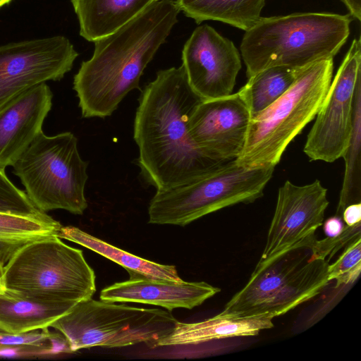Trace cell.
<instances>
[{"label": "cell", "instance_id": "1", "mask_svg": "<svg viewBox=\"0 0 361 361\" xmlns=\"http://www.w3.org/2000/svg\"><path fill=\"white\" fill-rule=\"evenodd\" d=\"M202 101L182 66L159 71L142 92L133 127L137 161L157 190L194 181L226 162L207 156L190 135V117Z\"/></svg>", "mask_w": 361, "mask_h": 361}, {"label": "cell", "instance_id": "2", "mask_svg": "<svg viewBox=\"0 0 361 361\" xmlns=\"http://www.w3.org/2000/svg\"><path fill=\"white\" fill-rule=\"evenodd\" d=\"M172 0L157 1L118 29L94 42L92 56L82 62L73 90L84 118H106L132 90L178 23Z\"/></svg>", "mask_w": 361, "mask_h": 361}, {"label": "cell", "instance_id": "3", "mask_svg": "<svg viewBox=\"0 0 361 361\" xmlns=\"http://www.w3.org/2000/svg\"><path fill=\"white\" fill-rule=\"evenodd\" d=\"M350 15L305 12L261 17L240 44L247 78L274 66L303 68L334 58L350 34Z\"/></svg>", "mask_w": 361, "mask_h": 361}, {"label": "cell", "instance_id": "4", "mask_svg": "<svg viewBox=\"0 0 361 361\" xmlns=\"http://www.w3.org/2000/svg\"><path fill=\"white\" fill-rule=\"evenodd\" d=\"M333 70V58L305 66L283 94L252 116L243 149L235 162L247 168L275 167L290 142L315 118Z\"/></svg>", "mask_w": 361, "mask_h": 361}, {"label": "cell", "instance_id": "5", "mask_svg": "<svg viewBox=\"0 0 361 361\" xmlns=\"http://www.w3.org/2000/svg\"><path fill=\"white\" fill-rule=\"evenodd\" d=\"M329 261L306 245L293 247L255 267L248 282L220 314L233 318H274L312 300L330 282Z\"/></svg>", "mask_w": 361, "mask_h": 361}, {"label": "cell", "instance_id": "6", "mask_svg": "<svg viewBox=\"0 0 361 361\" xmlns=\"http://www.w3.org/2000/svg\"><path fill=\"white\" fill-rule=\"evenodd\" d=\"M2 288L40 300L69 302L91 298L95 274L82 251L57 235L19 248L4 267Z\"/></svg>", "mask_w": 361, "mask_h": 361}, {"label": "cell", "instance_id": "7", "mask_svg": "<svg viewBox=\"0 0 361 361\" xmlns=\"http://www.w3.org/2000/svg\"><path fill=\"white\" fill-rule=\"evenodd\" d=\"M30 201L41 212L63 209L82 214L88 163L71 132L49 136L42 131L12 166Z\"/></svg>", "mask_w": 361, "mask_h": 361}, {"label": "cell", "instance_id": "8", "mask_svg": "<svg viewBox=\"0 0 361 361\" xmlns=\"http://www.w3.org/2000/svg\"><path fill=\"white\" fill-rule=\"evenodd\" d=\"M274 170L230 160L194 181L157 190L148 207L149 223L185 226L223 208L253 202L263 195Z\"/></svg>", "mask_w": 361, "mask_h": 361}, {"label": "cell", "instance_id": "9", "mask_svg": "<svg viewBox=\"0 0 361 361\" xmlns=\"http://www.w3.org/2000/svg\"><path fill=\"white\" fill-rule=\"evenodd\" d=\"M177 322L170 311L91 298L78 302L50 327L66 338L73 353L95 346L118 348L141 343L153 348Z\"/></svg>", "mask_w": 361, "mask_h": 361}, {"label": "cell", "instance_id": "10", "mask_svg": "<svg viewBox=\"0 0 361 361\" xmlns=\"http://www.w3.org/2000/svg\"><path fill=\"white\" fill-rule=\"evenodd\" d=\"M361 82V43L354 39L338 68L303 151L312 161L334 162L341 158L350 140L357 86Z\"/></svg>", "mask_w": 361, "mask_h": 361}, {"label": "cell", "instance_id": "11", "mask_svg": "<svg viewBox=\"0 0 361 361\" xmlns=\"http://www.w3.org/2000/svg\"><path fill=\"white\" fill-rule=\"evenodd\" d=\"M78 56L62 35L0 46V107L23 92L47 81H58Z\"/></svg>", "mask_w": 361, "mask_h": 361}, {"label": "cell", "instance_id": "12", "mask_svg": "<svg viewBox=\"0 0 361 361\" xmlns=\"http://www.w3.org/2000/svg\"><path fill=\"white\" fill-rule=\"evenodd\" d=\"M329 203L327 189L319 180L305 185L286 180L279 188L266 244L255 267L293 247H310Z\"/></svg>", "mask_w": 361, "mask_h": 361}, {"label": "cell", "instance_id": "13", "mask_svg": "<svg viewBox=\"0 0 361 361\" xmlns=\"http://www.w3.org/2000/svg\"><path fill=\"white\" fill-rule=\"evenodd\" d=\"M182 61L189 85L202 100L231 94L241 68L233 42L207 24L196 27L185 43Z\"/></svg>", "mask_w": 361, "mask_h": 361}, {"label": "cell", "instance_id": "14", "mask_svg": "<svg viewBox=\"0 0 361 361\" xmlns=\"http://www.w3.org/2000/svg\"><path fill=\"white\" fill-rule=\"evenodd\" d=\"M251 118L250 106L239 90L200 102L190 117L189 133L209 157L220 161L234 160L243 149Z\"/></svg>", "mask_w": 361, "mask_h": 361}, {"label": "cell", "instance_id": "15", "mask_svg": "<svg viewBox=\"0 0 361 361\" xmlns=\"http://www.w3.org/2000/svg\"><path fill=\"white\" fill-rule=\"evenodd\" d=\"M52 98L51 89L44 82L0 107V169L12 166L42 131Z\"/></svg>", "mask_w": 361, "mask_h": 361}, {"label": "cell", "instance_id": "16", "mask_svg": "<svg viewBox=\"0 0 361 361\" xmlns=\"http://www.w3.org/2000/svg\"><path fill=\"white\" fill-rule=\"evenodd\" d=\"M128 274V280L104 288L100 299L160 306L171 312L176 308L191 310L221 291L219 288L204 281L176 282Z\"/></svg>", "mask_w": 361, "mask_h": 361}, {"label": "cell", "instance_id": "17", "mask_svg": "<svg viewBox=\"0 0 361 361\" xmlns=\"http://www.w3.org/2000/svg\"><path fill=\"white\" fill-rule=\"evenodd\" d=\"M272 318L265 316L233 318L221 314L202 322H177L173 329L158 340L153 348L197 345L224 338L255 336L262 330L274 327Z\"/></svg>", "mask_w": 361, "mask_h": 361}, {"label": "cell", "instance_id": "18", "mask_svg": "<svg viewBox=\"0 0 361 361\" xmlns=\"http://www.w3.org/2000/svg\"><path fill=\"white\" fill-rule=\"evenodd\" d=\"M76 304L45 301L0 290V331L22 334L50 327Z\"/></svg>", "mask_w": 361, "mask_h": 361}, {"label": "cell", "instance_id": "19", "mask_svg": "<svg viewBox=\"0 0 361 361\" xmlns=\"http://www.w3.org/2000/svg\"><path fill=\"white\" fill-rule=\"evenodd\" d=\"M157 1L71 0L80 36L93 42L114 32Z\"/></svg>", "mask_w": 361, "mask_h": 361}, {"label": "cell", "instance_id": "20", "mask_svg": "<svg viewBox=\"0 0 361 361\" xmlns=\"http://www.w3.org/2000/svg\"><path fill=\"white\" fill-rule=\"evenodd\" d=\"M58 237L79 244L123 267L128 273H135L146 277L180 282L173 265L158 264L123 251L102 240L80 228L61 226Z\"/></svg>", "mask_w": 361, "mask_h": 361}, {"label": "cell", "instance_id": "21", "mask_svg": "<svg viewBox=\"0 0 361 361\" xmlns=\"http://www.w3.org/2000/svg\"><path fill=\"white\" fill-rule=\"evenodd\" d=\"M266 0H176L180 11L197 24L217 20L244 31L261 18Z\"/></svg>", "mask_w": 361, "mask_h": 361}, {"label": "cell", "instance_id": "22", "mask_svg": "<svg viewBox=\"0 0 361 361\" xmlns=\"http://www.w3.org/2000/svg\"><path fill=\"white\" fill-rule=\"evenodd\" d=\"M61 226L48 214L25 216L0 213V255L6 264L24 245L40 238L58 236Z\"/></svg>", "mask_w": 361, "mask_h": 361}, {"label": "cell", "instance_id": "23", "mask_svg": "<svg viewBox=\"0 0 361 361\" xmlns=\"http://www.w3.org/2000/svg\"><path fill=\"white\" fill-rule=\"evenodd\" d=\"M303 68L274 66L248 78L247 82L239 90L250 106L252 116L283 94Z\"/></svg>", "mask_w": 361, "mask_h": 361}, {"label": "cell", "instance_id": "24", "mask_svg": "<svg viewBox=\"0 0 361 361\" xmlns=\"http://www.w3.org/2000/svg\"><path fill=\"white\" fill-rule=\"evenodd\" d=\"M361 82L355 96L353 127L348 145L342 156L345 161L343 184L336 215L341 217L348 205L361 200ZM342 218V217H341Z\"/></svg>", "mask_w": 361, "mask_h": 361}, {"label": "cell", "instance_id": "25", "mask_svg": "<svg viewBox=\"0 0 361 361\" xmlns=\"http://www.w3.org/2000/svg\"><path fill=\"white\" fill-rule=\"evenodd\" d=\"M0 213L25 216H44L30 201L25 191L17 188L0 169Z\"/></svg>", "mask_w": 361, "mask_h": 361}, {"label": "cell", "instance_id": "26", "mask_svg": "<svg viewBox=\"0 0 361 361\" xmlns=\"http://www.w3.org/2000/svg\"><path fill=\"white\" fill-rule=\"evenodd\" d=\"M361 271V236L349 243L343 254L328 267V280L336 287L355 282Z\"/></svg>", "mask_w": 361, "mask_h": 361}, {"label": "cell", "instance_id": "27", "mask_svg": "<svg viewBox=\"0 0 361 361\" xmlns=\"http://www.w3.org/2000/svg\"><path fill=\"white\" fill-rule=\"evenodd\" d=\"M360 236H361V222L352 226H345L343 231L336 236L326 237L320 240L315 238L310 247L312 256L322 259H326V257L329 256V259H330L345 245Z\"/></svg>", "mask_w": 361, "mask_h": 361}, {"label": "cell", "instance_id": "28", "mask_svg": "<svg viewBox=\"0 0 361 361\" xmlns=\"http://www.w3.org/2000/svg\"><path fill=\"white\" fill-rule=\"evenodd\" d=\"M341 217L347 226L361 222V202L350 204L345 207Z\"/></svg>", "mask_w": 361, "mask_h": 361}, {"label": "cell", "instance_id": "29", "mask_svg": "<svg viewBox=\"0 0 361 361\" xmlns=\"http://www.w3.org/2000/svg\"><path fill=\"white\" fill-rule=\"evenodd\" d=\"M344 227L342 218L336 215L327 219L323 224V230L327 237H334L339 235Z\"/></svg>", "mask_w": 361, "mask_h": 361}, {"label": "cell", "instance_id": "30", "mask_svg": "<svg viewBox=\"0 0 361 361\" xmlns=\"http://www.w3.org/2000/svg\"><path fill=\"white\" fill-rule=\"evenodd\" d=\"M350 11V16L361 20V0H341Z\"/></svg>", "mask_w": 361, "mask_h": 361}, {"label": "cell", "instance_id": "31", "mask_svg": "<svg viewBox=\"0 0 361 361\" xmlns=\"http://www.w3.org/2000/svg\"><path fill=\"white\" fill-rule=\"evenodd\" d=\"M5 262L3 259V258L1 257V256L0 255V286L2 288V281H3V278H4V267H5Z\"/></svg>", "mask_w": 361, "mask_h": 361}, {"label": "cell", "instance_id": "32", "mask_svg": "<svg viewBox=\"0 0 361 361\" xmlns=\"http://www.w3.org/2000/svg\"><path fill=\"white\" fill-rule=\"evenodd\" d=\"M12 0H0V8L3 6L8 4L10 3Z\"/></svg>", "mask_w": 361, "mask_h": 361}, {"label": "cell", "instance_id": "33", "mask_svg": "<svg viewBox=\"0 0 361 361\" xmlns=\"http://www.w3.org/2000/svg\"><path fill=\"white\" fill-rule=\"evenodd\" d=\"M3 290V288L0 286V290Z\"/></svg>", "mask_w": 361, "mask_h": 361}]
</instances>
